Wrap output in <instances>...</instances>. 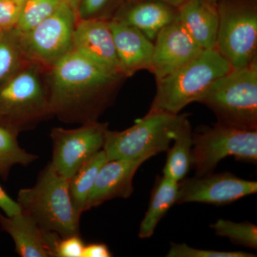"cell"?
<instances>
[{
  "instance_id": "cell-18",
  "label": "cell",
  "mask_w": 257,
  "mask_h": 257,
  "mask_svg": "<svg viewBox=\"0 0 257 257\" xmlns=\"http://www.w3.org/2000/svg\"><path fill=\"white\" fill-rule=\"evenodd\" d=\"M177 20L203 50L215 48L219 28L216 5L207 0H185L177 8Z\"/></svg>"
},
{
  "instance_id": "cell-1",
  "label": "cell",
  "mask_w": 257,
  "mask_h": 257,
  "mask_svg": "<svg viewBox=\"0 0 257 257\" xmlns=\"http://www.w3.org/2000/svg\"><path fill=\"white\" fill-rule=\"evenodd\" d=\"M123 74L71 50L48 69L52 116L67 124L96 121L110 105Z\"/></svg>"
},
{
  "instance_id": "cell-9",
  "label": "cell",
  "mask_w": 257,
  "mask_h": 257,
  "mask_svg": "<svg viewBox=\"0 0 257 257\" xmlns=\"http://www.w3.org/2000/svg\"><path fill=\"white\" fill-rule=\"evenodd\" d=\"M77 15L62 1L51 16L30 31L22 32L24 47L30 60L47 69L72 49Z\"/></svg>"
},
{
  "instance_id": "cell-29",
  "label": "cell",
  "mask_w": 257,
  "mask_h": 257,
  "mask_svg": "<svg viewBox=\"0 0 257 257\" xmlns=\"http://www.w3.org/2000/svg\"><path fill=\"white\" fill-rule=\"evenodd\" d=\"M84 246L80 234L60 236L56 242L54 257H82Z\"/></svg>"
},
{
  "instance_id": "cell-12",
  "label": "cell",
  "mask_w": 257,
  "mask_h": 257,
  "mask_svg": "<svg viewBox=\"0 0 257 257\" xmlns=\"http://www.w3.org/2000/svg\"><path fill=\"white\" fill-rule=\"evenodd\" d=\"M149 71L160 80L183 67L202 53L199 47L178 20L162 29L154 41Z\"/></svg>"
},
{
  "instance_id": "cell-3",
  "label": "cell",
  "mask_w": 257,
  "mask_h": 257,
  "mask_svg": "<svg viewBox=\"0 0 257 257\" xmlns=\"http://www.w3.org/2000/svg\"><path fill=\"white\" fill-rule=\"evenodd\" d=\"M48 69L32 62L0 87V125L20 133L52 116Z\"/></svg>"
},
{
  "instance_id": "cell-11",
  "label": "cell",
  "mask_w": 257,
  "mask_h": 257,
  "mask_svg": "<svg viewBox=\"0 0 257 257\" xmlns=\"http://www.w3.org/2000/svg\"><path fill=\"white\" fill-rule=\"evenodd\" d=\"M257 192V182L239 178L229 172L184 178L179 182L177 204H231Z\"/></svg>"
},
{
  "instance_id": "cell-16",
  "label": "cell",
  "mask_w": 257,
  "mask_h": 257,
  "mask_svg": "<svg viewBox=\"0 0 257 257\" xmlns=\"http://www.w3.org/2000/svg\"><path fill=\"white\" fill-rule=\"evenodd\" d=\"M111 18L138 29L154 42L159 32L177 20V8L159 0L121 2Z\"/></svg>"
},
{
  "instance_id": "cell-20",
  "label": "cell",
  "mask_w": 257,
  "mask_h": 257,
  "mask_svg": "<svg viewBox=\"0 0 257 257\" xmlns=\"http://www.w3.org/2000/svg\"><path fill=\"white\" fill-rule=\"evenodd\" d=\"M173 143L167 151L163 176L179 182L185 178L192 163L193 133L187 115L179 126Z\"/></svg>"
},
{
  "instance_id": "cell-32",
  "label": "cell",
  "mask_w": 257,
  "mask_h": 257,
  "mask_svg": "<svg viewBox=\"0 0 257 257\" xmlns=\"http://www.w3.org/2000/svg\"><path fill=\"white\" fill-rule=\"evenodd\" d=\"M63 1L72 8L74 13L77 15V18H78V9L79 1H80V0H63Z\"/></svg>"
},
{
  "instance_id": "cell-31",
  "label": "cell",
  "mask_w": 257,
  "mask_h": 257,
  "mask_svg": "<svg viewBox=\"0 0 257 257\" xmlns=\"http://www.w3.org/2000/svg\"><path fill=\"white\" fill-rule=\"evenodd\" d=\"M0 209L7 216H13L21 212V209L16 201L13 200L0 185Z\"/></svg>"
},
{
  "instance_id": "cell-22",
  "label": "cell",
  "mask_w": 257,
  "mask_h": 257,
  "mask_svg": "<svg viewBox=\"0 0 257 257\" xmlns=\"http://www.w3.org/2000/svg\"><path fill=\"white\" fill-rule=\"evenodd\" d=\"M104 150H101L91 157L69 179V193L76 210L82 215L85 211L86 204L95 183L99 170L107 161Z\"/></svg>"
},
{
  "instance_id": "cell-26",
  "label": "cell",
  "mask_w": 257,
  "mask_h": 257,
  "mask_svg": "<svg viewBox=\"0 0 257 257\" xmlns=\"http://www.w3.org/2000/svg\"><path fill=\"white\" fill-rule=\"evenodd\" d=\"M121 3V0H80L78 20H109L113 16L111 13L114 14Z\"/></svg>"
},
{
  "instance_id": "cell-24",
  "label": "cell",
  "mask_w": 257,
  "mask_h": 257,
  "mask_svg": "<svg viewBox=\"0 0 257 257\" xmlns=\"http://www.w3.org/2000/svg\"><path fill=\"white\" fill-rule=\"evenodd\" d=\"M62 1L63 0H25L15 28L21 32L30 31L53 14Z\"/></svg>"
},
{
  "instance_id": "cell-2",
  "label": "cell",
  "mask_w": 257,
  "mask_h": 257,
  "mask_svg": "<svg viewBox=\"0 0 257 257\" xmlns=\"http://www.w3.org/2000/svg\"><path fill=\"white\" fill-rule=\"evenodd\" d=\"M17 202L42 229L62 237L79 234L82 215L71 199L69 179L60 175L51 162L41 171L33 187L19 191Z\"/></svg>"
},
{
  "instance_id": "cell-35",
  "label": "cell",
  "mask_w": 257,
  "mask_h": 257,
  "mask_svg": "<svg viewBox=\"0 0 257 257\" xmlns=\"http://www.w3.org/2000/svg\"></svg>"
},
{
  "instance_id": "cell-15",
  "label": "cell",
  "mask_w": 257,
  "mask_h": 257,
  "mask_svg": "<svg viewBox=\"0 0 257 257\" xmlns=\"http://www.w3.org/2000/svg\"><path fill=\"white\" fill-rule=\"evenodd\" d=\"M108 23L112 32L115 50L123 75L132 77L139 71L149 70L154 42L138 29L116 19H109Z\"/></svg>"
},
{
  "instance_id": "cell-33",
  "label": "cell",
  "mask_w": 257,
  "mask_h": 257,
  "mask_svg": "<svg viewBox=\"0 0 257 257\" xmlns=\"http://www.w3.org/2000/svg\"><path fill=\"white\" fill-rule=\"evenodd\" d=\"M124 1H130V0H121V2ZM159 1L164 2V3L172 5V6L177 8L179 5H182L185 0H159Z\"/></svg>"
},
{
  "instance_id": "cell-10",
  "label": "cell",
  "mask_w": 257,
  "mask_h": 257,
  "mask_svg": "<svg viewBox=\"0 0 257 257\" xmlns=\"http://www.w3.org/2000/svg\"><path fill=\"white\" fill-rule=\"evenodd\" d=\"M108 130L107 123L97 120L76 128H52V167L62 177L72 178L87 160L102 150Z\"/></svg>"
},
{
  "instance_id": "cell-21",
  "label": "cell",
  "mask_w": 257,
  "mask_h": 257,
  "mask_svg": "<svg viewBox=\"0 0 257 257\" xmlns=\"http://www.w3.org/2000/svg\"><path fill=\"white\" fill-rule=\"evenodd\" d=\"M32 62L24 47L21 32L13 28L0 32V87Z\"/></svg>"
},
{
  "instance_id": "cell-27",
  "label": "cell",
  "mask_w": 257,
  "mask_h": 257,
  "mask_svg": "<svg viewBox=\"0 0 257 257\" xmlns=\"http://www.w3.org/2000/svg\"><path fill=\"white\" fill-rule=\"evenodd\" d=\"M169 257H254L244 251H223L191 247L186 243H172L167 253Z\"/></svg>"
},
{
  "instance_id": "cell-28",
  "label": "cell",
  "mask_w": 257,
  "mask_h": 257,
  "mask_svg": "<svg viewBox=\"0 0 257 257\" xmlns=\"http://www.w3.org/2000/svg\"><path fill=\"white\" fill-rule=\"evenodd\" d=\"M25 0H0V32L16 28Z\"/></svg>"
},
{
  "instance_id": "cell-25",
  "label": "cell",
  "mask_w": 257,
  "mask_h": 257,
  "mask_svg": "<svg viewBox=\"0 0 257 257\" xmlns=\"http://www.w3.org/2000/svg\"><path fill=\"white\" fill-rule=\"evenodd\" d=\"M216 234L228 238L233 243L245 247L257 248V226L248 222L237 223L234 221L218 219L211 225Z\"/></svg>"
},
{
  "instance_id": "cell-34",
  "label": "cell",
  "mask_w": 257,
  "mask_h": 257,
  "mask_svg": "<svg viewBox=\"0 0 257 257\" xmlns=\"http://www.w3.org/2000/svg\"><path fill=\"white\" fill-rule=\"evenodd\" d=\"M207 1L209 2V3H212V4L216 5L219 0H207Z\"/></svg>"
},
{
  "instance_id": "cell-6",
  "label": "cell",
  "mask_w": 257,
  "mask_h": 257,
  "mask_svg": "<svg viewBox=\"0 0 257 257\" xmlns=\"http://www.w3.org/2000/svg\"><path fill=\"white\" fill-rule=\"evenodd\" d=\"M186 116L150 109L123 131L108 130L102 150L108 160H148L170 149Z\"/></svg>"
},
{
  "instance_id": "cell-8",
  "label": "cell",
  "mask_w": 257,
  "mask_h": 257,
  "mask_svg": "<svg viewBox=\"0 0 257 257\" xmlns=\"http://www.w3.org/2000/svg\"><path fill=\"white\" fill-rule=\"evenodd\" d=\"M257 163V130H241L216 123L193 134L192 167L195 176L213 173L226 157Z\"/></svg>"
},
{
  "instance_id": "cell-5",
  "label": "cell",
  "mask_w": 257,
  "mask_h": 257,
  "mask_svg": "<svg viewBox=\"0 0 257 257\" xmlns=\"http://www.w3.org/2000/svg\"><path fill=\"white\" fill-rule=\"evenodd\" d=\"M213 111L219 124L257 130V60L231 69L199 99Z\"/></svg>"
},
{
  "instance_id": "cell-13",
  "label": "cell",
  "mask_w": 257,
  "mask_h": 257,
  "mask_svg": "<svg viewBox=\"0 0 257 257\" xmlns=\"http://www.w3.org/2000/svg\"><path fill=\"white\" fill-rule=\"evenodd\" d=\"M72 50L89 60L122 74L108 20H78Z\"/></svg>"
},
{
  "instance_id": "cell-7",
  "label": "cell",
  "mask_w": 257,
  "mask_h": 257,
  "mask_svg": "<svg viewBox=\"0 0 257 257\" xmlns=\"http://www.w3.org/2000/svg\"><path fill=\"white\" fill-rule=\"evenodd\" d=\"M219 28L215 48L233 69L256 59L257 10L248 0H219Z\"/></svg>"
},
{
  "instance_id": "cell-14",
  "label": "cell",
  "mask_w": 257,
  "mask_h": 257,
  "mask_svg": "<svg viewBox=\"0 0 257 257\" xmlns=\"http://www.w3.org/2000/svg\"><path fill=\"white\" fill-rule=\"evenodd\" d=\"M145 159L107 160L101 167L86 204L85 211L116 198L127 199L134 192L133 179Z\"/></svg>"
},
{
  "instance_id": "cell-17",
  "label": "cell",
  "mask_w": 257,
  "mask_h": 257,
  "mask_svg": "<svg viewBox=\"0 0 257 257\" xmlns=\"http://www.w3.org/2000/svg\"><path fill=\"white\" fill-rule=\"evenodd\" d=\"M0 226L14 240L19 256L52 257L51 242L55 232L42 229L31 216L23 211L11 216L0 213Z\"/></svg>"
},
{
  "instance_id": "cell-30",
  "label": "cell",
  "mask_w": 257,
  "mask_h": 257,
  "mask_svg": "<svg viewBox=\"0 0 257 257\" xmlns=\"http://www.w3.org/2000/svg\"><path fill=\"white\" fill-rule=\"evenodd\" d=\"M112 253L104 243L92 242L84 246L82 257H111Z\"/></svg>"
},
{
  "instance_id": "cell-4",
  "label": "cell",
  "mask_w": 257,
  "mask_h": 257,
  "mask_svg": "<svg viewBox=\"0 0 257 257\" xmlns=\"http://www.w3.org/2000/svg\"><path fill=\"white\" fill-rule=\"evenodd\" d=\"M231 69L216 48L204 50L183 67L157 81L156 95L150 109L178 114L191 103L199 101Z\"/></svg>"
},
{
  "instance_id": "cell-23",
  "label": "cell",
  "mask_w": 257,
  "mask_h": 257,
  "mask_svg": "<svg viewBox=\"0 0 257 257\" xmlns=\"http://www.w3.org/2000/svg\"><path fill=\"white\" fill-rule=\"evenodd\" d=\"M19 134L0 125V177L5 181L15 165L27 167L38 159V156L29 153L20 146Z\"/></svg>"
},
{
  "instance_id": "cell-19",
  "label": "cell",
  "mask_w": 257,
  "mask_h": 257,
  "mask_svg": "<svg viewBox=\"0 0 257 257\" xmlns=\"http://www.w3.org/2000/svg\"><path fill=\"white\" fill-rule=\"evenodd\" d=\"M178 190L179 182L165 176L158 177L152 189L148 209L140 224V239H148L153 236L157 225L177 203Z\"/></svg>"
}]
</instances>
